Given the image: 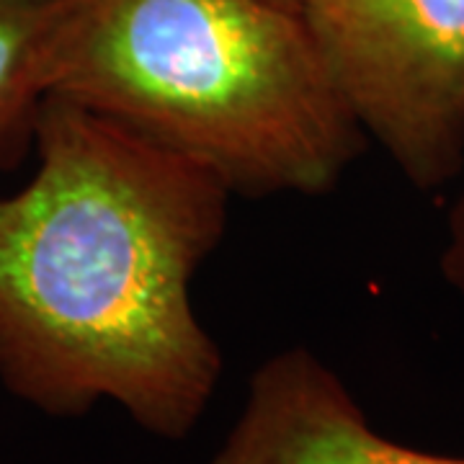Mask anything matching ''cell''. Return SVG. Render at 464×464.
Here are the masks:
<instances>
[{
  "mask_svg": "<svg viewBox=\"0 0 464 464\" xmlns=\"http://www.w3.org/2000/svg\"><path fill=\"white\" fill-rule=\"evenodd\" d=\"M328 81L362 134L431 191L464 160V0H299Z\"/></svg>",
  "mask_w": 464,
  "mask_h": 464,
  "instance_id": "cell-3",
  "label": "cell"
},
{
  "mask_svg": "<svg viewBox=\"0 0 464 464\" xmlns=\"http://www.w3.org/2000/svg\"><path fill=\"white\" fill-rule=\"evenodd\" d=\"M444 264H447L449 279L464 289V197L451 217V240H449Z\"/></svg>",
  "mask_w": 464,
  "mask_h": 464,
  "instance_id": "cell-6",
  "label": "cell"
},
{
  "mask_svg": "<svg viewBox=\"0 0 464 464\" xmlns=\"http://www.w3.org/2000/svg\"><path fill=\"white\" fill-rule=\"evenodd\" d=\"M39 72L47 96L197 160L232 194H323L362 145L276 0H54Z\"/></svg>",
  "mask_w": 464,
  "mask_h": 464,
  "instance_id": "cell-2",
  "label": "cell"
},
{
  "mask_svg": "<svg viewBox=\"0 0 464 464\" xmlns=\"http://www.w3.org/2000/svg\"><path fill=\"white\" fill-rule=\"evenodd\" d=\"M36 173L0 197V382L54 418L116 402L181 441L222 380L191 282L232 188L215 170L60 96L36 116Z\"/></svg>",
  "mask_w": 464,
  "mask_h": 464,
  "instance_id": "cell-1",
  "label": "cell"
},
{
  "mask_svg": "<svg viewBox=\"0 0 464 464\" xmlns=\"http://www.w3.org/2000/svg\"><path fill=\"white\" fill-rule=\"evenodd\" d=\"M276 3H282V5H286V8H295L297 11L299 0H276Z\"/></svg>",
  "mask_w": 464,
  "mask_h": 464,
  "instance_id": "cell-7",
  "label": "cell"
},
{
  "mask_svg": "<svg viewBox=\"0 0 464 464\" xmlns=\"http://www.w3.org/2000/svg\"><path fill=\"white\" fill-rule=\"evenodd\" d=\"M54 0H0V170L34 148L44 101L39 44Z\"/></svg>",
  "mask_w": 464,
  "mask_h": 464,
  "instance_id": "cell-5",
  "label": "cell"
},
{
  "mask_svg": "<svg viewBox=\"0 0 464 464\" xmlns=\"http://www.w3.org/2000/svg\"><path fill=\"white\" fill-rule=\"evenodd\" d=\"M212 464H464L374 431L341 377L286 348L250 377L248 398Z\"/></svg>",
  "mask_w": 464,
  "mask_h": 464,
  "instance_id": "cell-4",
  "label": "cell"
}]
</instances>
